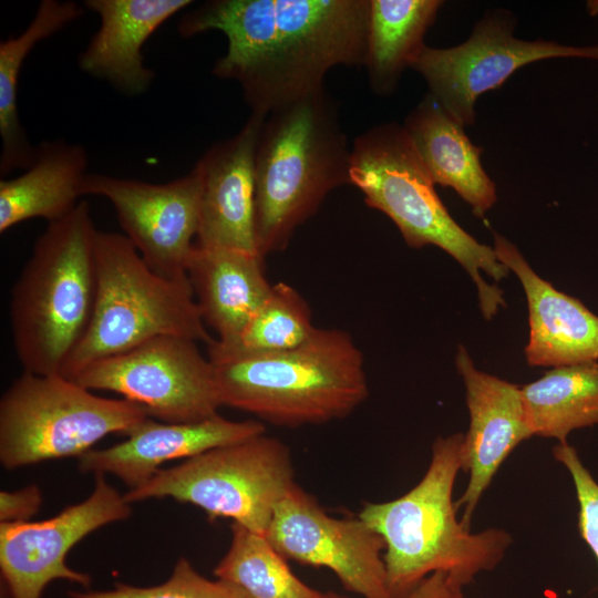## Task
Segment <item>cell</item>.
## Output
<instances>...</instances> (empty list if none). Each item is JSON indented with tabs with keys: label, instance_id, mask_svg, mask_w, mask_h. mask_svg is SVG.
I'll list each match as a JSON object with an SVG mask.
<instances>
[{
	"label": "cell",
	"instance_id": "4",
	"mask_svg": "<svg viewBox=\"0 0 598 598\" xmlns=\"http://www.w3.org/2000/svg\"><path fill=\"white\" fill-rule=\"evenodd\" d=\"M350 154L326 90L266 117L255 156V240L261 256L283 250L327 195L350 184Z\"/></svg>",
	"mask_w": 598,
	"mask_h": 598
},
{
	"label": "cell",
	"instance_id": "16",
	"mask_svg": "<svg viewBox=\"0 0 598 598\" xmlns=\"http://www.w3.org/2000/svg\"><path fill=\"white\" fill-rule=\"evenodd\" d=\"M266 117L251 113L236 135L209 147L196 163L202 175L196 245L258 252L255 156Z\"/></svg>",
	"mask_w": 598,
	"mask_h": 598
},
{
	"label": "cell",
	"instance_id": "24",
	"mask_svg": "<svg viewBox=\"0 0 598 598\" xmlns=\"http://www.w3.org/2000/svg\"><path fill=\"white\" fill-rule=\"evenodd\" d=\"M442 6L441 0H370L364 66L375 94L395 91Z\"/></svg>",
	"mask_w": 598,
	"mask_h": 598
},
{
	"label": "cell",
	"instance_id": "31",
	"mask_svg": "<svg viewBox=\"0 0 598 598\" xmlns=\"http://www.w3.org/2000/svg\"><path fill=\"white\" fill-rule=\"evenodd\" d=\"M463 588L447 574L436 571L425 577L406 598H468Z\"/></svg>",
	"mask_w": 598,
	"mask_h": 598
},
{
	"label": "cell",
	"instance_id": "23",
	"mask_svg": "<svg viewBox=\"0 0 598 598\" xmlns=\"http://www.w3.org/2000/svg\"><path fill=\"white\" fill-rule=\"evenodd\" d=\"M84 13L70 0H42L28 27L17 37L0 42V174L27 169L34 159L32 145L20 122L18 83L25 58L42 40L62 30Z\"/></svg>",
	"mask_w": 598,
	"mask_h": 598
},
{
	"label": "cell",
	"instance_id": "17",
	"mask_svg": "<svg viewBox=\"0 0 598 598\" xmlns=\"http://www.w3.org/2000/svg\"><path fill=\"white\" fill-rule=\"evenodd\" d=\"M265 433L264 422L255 419L233 421L216 414L198 422L167 423L148 417L123 442L80 456L79 470L112 474L133 489L150 481L168 461H185Z\"/></svg>",
	"mask_w": 598,
	"mask_h": 598
},
{
	"label": "cell",
	"instance_id": "3",
	"mask_svg": "<svg viewBox=\"0 0 598 598\" xmlns=\"http://www.w3.org/2000/svg\"><path fill=\"white\" fill-rule=\"evenodd\" d=\"M463 442V433L439 436L429 467L414 487L392 501L367 503L358 515L385 544L392 598H406L436 571L464 587L480 573L494 569L513 543L505 529L472 533L457 519L453 489L462 471Z\"/></svg>",
	"mask_w": 598,
	"mask_h": 598
},
{
	"label": "cell",
	"instance_id": "12",
	"mask_svg": "<svg viewBox=\"0 0 598 598\" xmlns=\"http://www.w3.org/2000/svg\"><path fill=\"white\" fill-rule=\"evenodd\" d=\"M265 536L286 559L330 569L349 591L392 598L382 537L359 517L328 515L297 483L277 505Z\"/></svg>",
	"mask_w": 598,
	"mask_h": 598
},
{
	"label": "cell",
	"instance_id": "22",
	"mask_svg": "<svg viewBox=\"0 0 598 598\" xmlns=\"http://www.w3.org/2000/svg\"><path fill=\"white\" fill-rule=\"evenodd\" d=\"M84 146L64 140L43 141L24 172L0 181V233L34 218L49 223L71 213L81 202L87 175Z\"/></svg>",
	"mask_w": 598,
	"mask_h": 598
},
{
	"label": "cell",
	"instance_id": "32",
	"mask_svg": "<svg viewBox=\"0 0 598 598\" xmlns=\"http://www.w3.org/2000/svg\"><path fill=\"white\" fill-rule=\"evenodd\" d=\"M323 598H346V597H341V596H339V595H337L334 592H326L323 595Z\"/></svg>",
	"mask_w": 598,
	"mask_h": 598
},
{
	"label": "cell",
	"instance_id": "27",
	"mask_svg": "<svg viewBox=\"0 0 598 598\" xmlns=\"http://www.w3.org/2000/svg\"><path fill=\"white\" fill-rule=\"evenodd\" d=\"M316 328L306 299L292 286L277 282L238 339L231 344L217 342L247 352H278L300 346Z\"/></svg>",
	"mask_w": 598,
	"mask_h": 598
},
{
	"label": "cell",
	"instance_id": "28",
	"mask_svg": "<svg viewBox=\"0 0 598 598\" xmlns=\"http://www.w3.org/2000/svg\"><path fill=\"white\" fill-rule=\"evenodd\" d=\"M70 598H245L233 584L217 578L210 580L199 574L192 563L181 557L163 582L154 586H134L116 582L107 590L68 592Z\"/></svg>",
	"mask_w": 598,
	"mask_h": 598
},
{
	"label": "cell",
	"instance_id": "6",
	"mask_svg": "<svg viewBox=\"0 0 598 598\" xmlns=\"http://www.w3.org/2000/svg\"><path fill=\"white\" fill-rule=\"evenodd\" d=\"M349 177L368 206L395 224L408 246H436L465 269L477 288L484 318L506 306L503 291L482 272L499 281L509 269L493 247L477 241L450 215L403 126L386 123L359 135L351 148Z\"/></svg>",
	"mask_w": 598,
	"mask_h": 598
},
{
	"label": "cell",
	"instance_id": "21",
	"mask_svg": "<svg viewBox=\"0 0 598 598\" xmlns=\"http://www.w3.org/2000/svg\"><path fill=\"white\" fill-rule=\"evenodd\" d=\"M403 127L435 185L453 188L477 217L494 206L496 185L482 166V148L430 93L409 113Z\"/></svg>",
	"mask_w": 598,
	"mask_h": 598
},
{
	"label": "cell",
	"instance_id": "19",
	"mask_svg": "<svg viewBox=\"0 0 598 598\" xmlns=\"http://www.w3.org/2000/svg\"><path fill=\"white\" fill-rule=\"evenodd\" d=\"M189 0H86L100 28L80 54V69L127 95L145 93L155 74L142 54L148 38Z\"/></svg>",
	"mask_w": 598,
	"mask_h": 598
},
{
	"label": "cell",
	"instance_id": "8",
	"mask_svg": "<svg viewBox=\"0 0 598 598\" xmlns=\"http://www.w3.org/2000/svg\"><path fill=\"white\" fill-rule=\"evenodd\" d=\"M150 415L125 399L94 394L62 374L23 372L0 400V462L7 470L82 456L109 434Z\"/></svg>",
	"mask_w": 598,
	"mask_h": 598
},
{
	"label": "cell",
	"instance_id": "7",
	"mask_svg": "<svg viewBox=\"0 0 598 598\" xmlns=\"http://www.w3.org/2000/svg\"><path fill=\"white\" fill-rule=\"evenodd\" d=\"M96 295L89 327L61 374L73 379L99 360L159 336L208 344L209 334L188 277L152 270L123 234L97 230L94 245Z\"/></svg>",
	"mask_w": 598,
	"mask_h": 598
},
{
	"label": "cell",
	"instance_id": "14",
	"mask_svg": "<svg viewBox=\"0 0 598 598\" xmlns=\"http://www.w3.org/2000/svg\"><path fill=\"white\" fill-rule=\"evenodd\" d=\"M131 504L104 475L92 493L58 515L39 520L0 523V573L8 598H41L45 587L64 579L89 588L91 577L72 569L66 555L75 544L107 524L126 519ZM2 589V590H3Z\"/></svg>",
	"mask_w": 598,
	"mask_h": 598
},
{
	"label": "cell",
	"instance_id": "29",
	"mask_svg": "<svg viewBox=\"0 0 598 598\" xmlns=\"http://www.w3.org/2000/svg\"><path fill=\"white\" fill-rule=\"evenodd\" d=\"M553 454L570 474L579 506V534L598 563V483L568 443L555 445Z\"/></svg>",
	"mask_w": 598,
	"mask_h": 598
},
{
	"label": "cell",
	"instance_id": "30",
	"mask_svg": "<svg viewBox=\"0 0 598 598\" xmlns=\"http://www.w3.org/2000/svg\"><path fill=\"white\" fill-rule=\"evenodd\" d=\"M42 505V493L37 485L0 493V523L28 522Z\"/></svg>",
	"mask_w": 598,
	"mask_h": 598
},
{
	"label": "cell",
	"instance_id": "25",
	"mask_svg": "<svg viewBox=\"0 0 598 598\" xmlns=\"http://www.w3.org/2000/svg\"><path fill=\"white\" fill-rule=\"evenodd\" d=\"M520 393L533 435L565 444L574 430L598 425V362L551 368Z\"/></svg>",
	"mask_w": 598,
	"mask_h": 598
},
{
	"label": "cell",
	"instance_id": "1",
	"mask_svg": "<svg viewBox=\"0 0 598 598\" xmlns=\"http://www.w3.org/2000/svg\"><path fill=\"white\" fill-rule=\"evenodd\" d=\"M369 14L370 0H210L177 31L223 32L213 75L236 81L251 113L268 116L324 90L334 66H364Z\"/></svg>",
	"mask_w": 598,
	"mask_h": 598
},
{
	"label": "cell",
	"instance_id": "5",
	"mask_svg": "<svg viewBox=\"0 0 598 598\" xmlns=\"http://www.w3.org/2000/svg\"><path fill=\"white\" fill-rule=\"evenodd\" d=\"M97 229L87 202L49 223L20 271L9 306L12 344L23 372L61 374L92 318Z\"/></svg>",
	"mask_w": 598,
	"mask_h": 598
},
{
	"label": "cell",
	"instance_id": "9",
	"mask_svg": "<svg viewBox=\"0 0 598 598\" xmlns=\"http://www.w3.org/2000/svg\"><path fill=\"white\" fill-rule=\"evenodd\" d=\"M295 484L289 447L261 434L162 468L123 495L130 504L171 497L202 508L210 519L230 518L265 536L277 505Z\"/></svg>",
	"mask_w": 598,
	"mask_h": 598
},
{
	"label": "cell",
	"instance_id": "15",
	"mask_svg": "<svg viewBox=\"0 0 598 598\" xmlns=\"http://www.w3.org/2000/svg\"><path fill=\"white\" fill-rule=\"evenodd\" d=\"M455 364L466 392L470 424L464 434L462 471L468 482L462 497V524L471 529L472 515L495 474L525 440L534 436L528 425L520 386L478 370L462 344Z\"/></svg>",
	"mask_w": 598,
	"mask_h": 598
},
{
	"label": "cell",
	"instance_id": "10",
	"mask_svg": "<svg viewBox=\"0 0 598 598\" xmlns=\"http://www.w3.org/2000/svg\"><path fill=\"white\" fill-rule=\"evenodd\" d=\"M71 380L117 393L161 422H198L223 406L208 357L197 341L178 336L155 337L93 362Z\"/></svg>",
	"mask_w": 598,
	"mask_h": 598
},
{
	"label": "cell",
	"instance_id": "2",
	"mask_svg": "<svg viewBox=\"0 0 598 598\" xmlns=\"http://www.w3.org/2000/svg\"><path fill=\"white\" fill-rule=\"evenodd\" d=\"M223 406L279 426L343 419L369 395L361 350L350 333L316 328L303 343L278 352L207 344Z\"/></svg>",
	"mask_w": 598,
	"mask_h": 598
},
{
	"label": "cell",
	"instance_id": "11",
	"mask_svg": "<svg viewBox=\"0 0 598 598\" xmlns=\"http://www.w3.org/2000/svg\"><path fill=\"white\" fill-rule=\"evenodd\" d=\"M514 25L508 13H487L463 43L443 49L424 44L410 63L426 81L429 93L464 127L475 122L478 96L499 87L528 63L554 58L598 61V44L574 47L549 40L526 41L514 35Z\"/></svg>",
	"mask_w": 598,
	"mask_h": 598
},
{
	"label": "cell",
	"instance_id": "26",
	"mask_svg": "<svg viewBox=\"0 0 598 598\" xmlns=\"http://www.w3.org/2000/svg\"><path fill=\"white\" fill-rule=\"evenodd\" d=\"M230 528L231 543L214 568L216 578L236 586L245 598H323L324 592L292 573L266 536L238 523Z\"/></svg>",
	"mask_w": 598,
	"mask_h": 598
},
{
	"label": "cell",
	"instance_id": "18",
	"mask_svg": "<svg viewBox=\"0 0 598 598\" xmlns=\"http://www.w3.org/2000/svg\"><path fill=\"white\" fill-rule=\"evenodd\" d=\"M493 249L516 275L526 296L529 332L524 353L527 363L556 368L598 362V316L580 300L538 276L504 236L494 234Z\"/></svg>",
	"mask_w": 598,
	"mask_h": 598
},
{
	"label": "cell",
	"instance_id": "13",
	"mask_svg": "<svg viewBox=\"0 0 598 598\" xmlns=\"http://www.w3.org/2000/svg\"><path fill=\"white\" fill-rule=\"evenodd\" d=\"M202 175L197 164L167 183L89 174L81 195L106 198L124 235L147 266L167 278L187 277L186 267L199 225Z\"/></svg>",
	"mask_w": 598,
	"mask_h": 598
},
{
	"label": "cell",
	"instance_id": "20",
	"mask_svg": "<svg viewBox=\"0 0 598 598\" xmlns=\"http://www.w3.org/2000/svg\"><path fill=\"white\" fill-rule=\"evenodd\" d=\"M186 274L203 320L223 344L234 343L268 296L265 257L255 251L195 244Z\"/></svg>",
	"mask_w": 598,
	"mask_h": 598
}]
</instances>
